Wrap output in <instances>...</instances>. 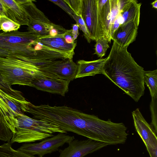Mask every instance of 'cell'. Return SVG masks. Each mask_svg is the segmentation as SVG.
I'll return each instance as SVG.
<instances>
[{
	"label": "cell",
	"instance_id": "cell-24",
	"mask_svg": "<svg viewBox=\"0 0 157 157\" xmlns=\"http://www.w3.org/2000/svg\"><path fill=\"white\" fill-rule=\"evenodd\" d=\"M96 42L94 54L101 58L105 55L107 50L109 47V42L105 36L100 37Z\"/></svg>",
	"mask_w": 157,
	"mask_h": 157
},
{
	"label": "cell",
	"instance_id": "cell-13",
	"mask_svg": "<svg viewBox=\"0 0 157 157\" xmlns=\"http://www.w3.org/2000/svg\"><path fill=\"white\" fill-rule=\"evenodd\" d=\"M101 23L109 43L111 41L110 28L111 23L119 15L118 0H98Z\"/></svg>",
	"mask_w": 157,
	"mask_h": 157
},
{
	"label": "cell",
	"instance_id": "cell-6",
	"mask_svg": "<svg viewBox=\"0 0 157 157\" xmlns=\"http://www.w3.org/2000/svg\"><path fill=\"white\" fill-rule=\"evenodd\" d=\"M24 7L28 15V31L39 37L49 35L50 30L58 25L52 22L44 13L38 9L33 0H18Z\"/></svg>",
	"mask_w": 157,
	"mask_h": 157
},
{
	"label": "cell",
	"instance_id": "cell-19",
	"mask_svg": "<svg viewBox=\"0 0 157 157\" xmlns=\"http://www.w3.org/2000/svg\"><path fill=\"white\" fill-rule=\"evenodd\" d=\"M37 41L43 45L56 50L66 56L69 59H73V57L66 52L59 42L53 36H51L49 35L40 36L39 37Z\"/></svg>",
	"mask_w": 157,
	"mask_h": 157
},
{
	"label": "cell",
	"instance_id": "cell-34",
	"mask_svg": "<svg viewBox=\"0 0 157 157\" xmlns=\"http://www.w3.org/2000/svg\"><path fill=\"white\" fill-rule=\"evenodd\" d=\"M152 8L157 9V0H155L151 3Z\"/></svg>",
	"mask_w": 157,
	"mask_h": 157
},
{
	"label": "cell",
	"instance_id": "cell-16",
	"mask_svg": "<svg viewBox=\"0 0 157 157\" xmlns=\"http://www.w3.org/2000/svg\"><path fill=\"white\" fill-rule=\"evenodd\" d=\"M5 15L21 25H28L29 19L24 7L18 0H2Z\"/></svg>",
	"mask_w": 157,
	"mask_h": 157
},
{
	"label": "cell",
	"instance_id": "cell-14",
	"mask_svg": "<svg viewBox=\"0 0 157 157\" xmlns=\"http://www.w3.org/2000/svg\"><path fill=\"white\" fill-rule=\"evenodd\" d=\"M70 82L63 79L39 76L33 80L32 85L38 90L64 96L68 91Z\"/></svg>",
	"mask_w": 157,
	"mask_h": 157
},
{
	"label": "cell",
	"instance_id": "cell-3",
	"mask_svg": "<svg viewBox=\"0 0 157 157\" xmlns=\"http://www.w3.org/2000/svg\"><path fill=\"white\" fill-rule=\"evenodd\" d=\"M0 75L10 85L31 87L35 78L44 76L36 66L9 53L6 55H0Z\"/></svg>",
	"mask_w": 157,
	"mask_h": 157
},
{
	"label": "cell",
	"instance_id": "cell-29",
	"mask_svg": "<svg viewBox=\"0 0 157 157\" xmlns=\"http://www.w3.org/2000/svg\"><path fill=\"white\" fill-rule=\"evenodd\" d=\"M49 1L59 6L71 17L75 14L68 5L63 1V0H50Z\"/></svg>",
	"mask_w": 157,
	"mask_h": 157
},
{
	"label": "cell",
	"instance_id": "cell-10",
	"mask_svg": "<svg viewBox=\"0 0 157 157\" xmlns=\"http://www.w3.org/2000/svg\"><path fill=\"white\" fill-rule=\"evenodd\" d=\"M45 77L71 81L75 79L78 65L72 59L55 60L49 64L39 68Z\"/></svg>",
	"mask_w": 157,
	"mask_h": 157
},
{
	"label": "cell",
	"instance_id": "cell-25",
	"mask_svg": "<svg viewBox=\"0 0 157 157\" xmlns=\"http://www.w3.org/2000/svg\"><path fill=\"white\" fill-rule=\"evenodd\" d=\"M13 133L5 124L0 113V140L10 142Z\"/></svg>",
	"mask_w": 157,
	"mask_h": 157
},
{
	"label": "cell",
	"instance_id": "cell-35",
	"mask_svg": "<svg viewBox=\"0 0 157 157\" xmlns=\"http://www.w3.org/2000/svg\"><path fill=\"white\" fill-rule=\"evenodd\" d=\"M1 30L0 29V31Z\"/></svg>",
	"mask_w": 157,
	"mask_h": 157
},
{
	"label": "cell",
	"instance_id": "cell-18",
	"mask_svg": "<svg viewBox=\"0 0 157 157\" xmlns=\"http://www.w3.org/2000/svg\"><path fill=\"white\" fill-rule=\"evenodd\" d=\"M141 5V3H138L136 0H129L120 11L121 24L132 21L138 26L140 21Z\"/></svg>",
	"mask_w": 157,
	"mask_h": 157
},
{
	"label": "cell",
	"instance_id": "cell-21",
	"mask_svg": "<svg viewBox=\"0 0 157 157\" xmlns=\"http://www.w3.org/2000/svg\"><path fill=\"white\" fill-rule=\"evenodd\" d=\"M0 157H36L13 149L10 142L0 145Z\"/></svg>",
	"mask_w": 157,
	"mask_h": 157
},
{
	"label": "cell",
	"instance_id": "cell-17",
	"mask_svg": "<svg viewBox=\"0 0 157 157\" xmlns=\"http://www.w3.org/2000/svg\"><path fill=\"white\" fill-rule=\"evenodd\" d=\"M106 58L86 61H78V70L75 79L101 73L102 68Z\"/></svg>",
	"mask_w": 157,
	"mask_h": 157
},
{
	"label": "cell",
	"instance_id": "cell-15",
	"mask_svg": "<svg viewBox=\"0 0 157 157\" xmlns=\"http://www.w3.org/2000/svg\"><path fill=\"white\" fill-rule=\"evenodd\" d=\"M138 27L132 21L122 24L112 35L111 40L119 46L127 48L135 40Z\"/></svg>",
	"mask_w": 157,
	"mask_h": 157
},
{
	"label": "cell",
	"instance_id": "cell-22",
	"mask_svg": "<svg viewBox=\"0 0 157 157\" xmlns=\"http://www.w3.org/2000/svg\"><path fill=\"white\" fill-rule=\"evenodd\" d=\"M0 89L11 97L15 99L25 101V98L19 90L13 89L11 85L6 82L0 75Z\"/></svg>",
	"mask_w": 157,
	"mask_h": 157
},
{
	"label": "cell",
	"instance_id": "cell-32",
	"mask_svg": "<svg viewBox=\"0 0 157 157\" xmlns=\"http://www.w3.org/2000/svg\"><path fill=\"white\" fill-rule=\"evenodd\" d=\"M4 15H5V13L4 9L3 4L2 0H0V17Z\"/></svg>",
	"mask_w": 157,
	"mask_h": 157
},
{
	"label": "cell",
	"instance_id": "cell-28",
	"mask_svg": "<svg viewBox=\"0 0 157 157\" xmlns=\"http://www.w3.org/2000/svg\"><path fill=\"white\" fill-rule=\"evenodd\" d=\"M63 1L76 15L81 16L82 0H63Z\"/></svg>",
	"mask_w": 157,
	"mask_h": 157
},
{
	"label": "cell",
	"instance_id": "cell-1",
	"mask_svg": "<svg viewBox=\"0 0 157 157\" xmlns=\"http://www.w3.org/2000/svg\"><path fill=\"white\" fill-rule=\"evenodd\" d=\"M25 112L33 118L55 124L61 129L72 132L96 141L110 145L115 140L118 132L117 123L99 118L67 106L36 105L29 102Z\"/></svg>",
	"mask_w": 157,
	"mask_h": 157
},
{
	"label": "cell",
	"instance_id": "cell-11",
	"mask_svg": "<svg viewBox=\"0 0 157 157\" xmlns=\"http://www.w3.org/2000/svg\"><path fill=\"white\" fill-rule=\"evenodd\" d=\"M134 126L145 145L150 157H157L156 133L137 108L132 112Z\"/></svg>",
	"mask_w": 157,
	"mask_h": 157
},
{
	"label": "cell",
	"instance_id": "cell-9",
	"mask_svg": "<svg viewBox=\"0 0 157 157\" xmlns=\"http://www.w3.org/2000/svg\"><path fill=\"white\" fill-rule=\"evenodd\" d=\"M11 97L0 89V113L5 124L13 133L17 126V117L25 112L24 106L28 102Z\"/></svg>",
	"mask_w": 157,
	"mask_h": 157
},
{
	"label": "cell",
	"instance_id": "cell-8",
	"mask_svg": "<svg viewBox=\"0 0 157 157\" xmlns=\"http://www.w3.org/2000/svg\"><path fill=\"white\" fill-rule=\"evenodd\" d=\"M81 16L91 40L105 36L99 14L98 0H82Z\"/></svg>",
	"mask_w": 157,
	"mask_h": 157
},
{
	"label": "cell",
	"instance_id": "cell-30",
	"mask_svg": "<svg viewBox=\"0 0 157 157\" xmlns=\"http://www.w3.org/2000/svg\"><path fill=\"white\" fill-rule=\"evenodd\" d=\"M71 30V29L68 30L66 33L63 34V36L66 42L69 44L74 43L76 41L73 40Z\"/></svg>",
	"mask_w": 157,
	"mask_h": 157
},
{
	"label": "cell",
	"instance_id": "cell-4",
	"mask_svg": "<svg viewBox=\"0 0 157 157\" xmlns=\"http://www.w3.org/2000/svg\"><path fill=\"white\" fill-rule=\"evenodd\" d=\"M16 132L10 141L14 143L34 142L53 136L55 133H67L56 124L43 120L31 118L24 114L16 117Z\"/></svg>",
	"mask_w": 157,
	"mask_h": 157
},
{
	"label": "cell",
	"instance_id": "cell-31",
	"mask_svg": "<svg viewBox=\"0 0 157 157\" xmlns=\"http://www.w3.org/2000/svg\"><path fill=\"white\" fill-rule=\"evenodd\" d=\"M78 28V26L76 24L72 25L71 33L73 36V40L74 41H75L79 34Z\"/></svg>",
	"mask_w": 157,
	"mask_h": 157
},
{
	"label": "cell",
	"instance_id": "cell-2",
	"mask_svg": "<svg viewBox=\"0 0 157 157\" xmlns=\"http://www.w3.org/2000/svg\"><path fill=\"white\" fill-rule=\"evenodd\" d=\"M127 49L113 42L101 74L137 102L144 93L145 71Z\"/></svg>",
	"mask_w": 157,
	"mask_h": 157
},
{
	"label": "cell",
	"instance_id": "cell-5",
	"mask_svg": "<svg viewBox=\"0 0 157 157\" xmlns=\"http://www.w3.org/2000/svg\"><path fill=\"white\" fill-rule=\"evenodd\" d=\"M39 36L29 31L18 30L0 33V48L18 59H24L33 56V46Z\"/></svg>",
	"mask_w": 157,
	"mask_h": 157
},
{
	"label": "cell",
	"instance_id": "cell-27",
	"mask_svg": "<svg viewBox=\"0 0 157 157\" xmlns=\"http://www.w3.org/2000/svg\"><path fill=\"white\" fill-rule=\"evenodd\" d=\"M71 17L74 19L78 27L83 33L84 36L88 42L90 43L91 40L86 26L81 16H77L75 14Z\"/></svg>",
	"mask_w": 157,
	"mask_h": 157
},
{
	"label": "cell",
	"instance_id": "cell-20",
	"mask_svg": "<svg viewBox=\"0 0 157 157\" xmlns=\"http://www.w3.org/2000/svg\"><path fill=\"white\" fill-rule=\"evenodd\" d=\"M144 81L149 90L151 97H157V70L145 71Z\"/></svg>",
	"mask_w": 157,
	"mask_h": 157
},
{
	"label": "cell",
	"instance_id": "cell-33",
	"mask_svg": "<svg viewBox=\"0 0 157 157\" xmlns=\"http://www.w3.org/2000/svg\"><path fill=\"white\" fill-rule=\"evenodd\" d=\"M8 51L0 48V55H8Z\"/></svg>",
	"mask_w": 157,
	"mask_h": 157
},
{
	"label": "cell",
	"instance_id": "cell-26",
	"mask_svg": "<svg viewBox=\"0 0 157 157\" xmlns=\"http://www.w3.org/2000/svg\"><path fill=\"white\" fill-rule=\"evenodd\" d=\"M157 97H151L150 104V109L151 113V125L156 133H157Z\"/></svg>",
	"mask_w": 157,
	"mask_h": 157
},
{
	"label": "cell",
	"instance_id": "cell-23",
	"mask_svg": "<svg viewBox=\"0 0 157 157\" xmlns=\"http://www.w3.org/2000/svg\"><path fill=\"white\" fill-rule=\"evenodd\" d=\"M21 25L5 15L0 17V29L5 33L16 31L20 28Z\"/></svg>",
	"mask_w": 157,
	"mask_h": 157
},
{
	"label": "cell",
	"instance_id": "cell-12",
	"mask_svg": "<svg viewBox=\"0 0 157 157\" xmlns=\"http://www.w3.org/2000/svg\"><path fill=\"white\" fill-rule=\"evenodd\" d=\"M68 144V147L59 150L60 154L58 157H83L109 145L89 139L80 140L75 139Z\"/></svg>",
	"mask_w": 157,
	"mask_h": 157
},
{
	"label": "cell",
	"instance_id": "cell-7",
	"mask_svg": "<svg viewBox=\"0 0 157 157\" xmlns=\"http://www.w3.org/2000/svg\"><path fill=\"white\" fill-rule=\"evenodd\" d=\"M65 133H59L58 134L47 138L38 143H25L17 150L29 154L37 155L38 157L43 156L58 151L59 147L65 143L74 140V136H71Z\"/></svg>",
	"mask_w": 157,
	"mask_h": 157
}]
</instances>
